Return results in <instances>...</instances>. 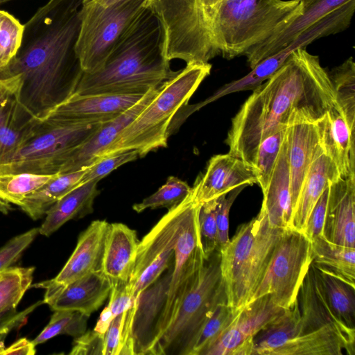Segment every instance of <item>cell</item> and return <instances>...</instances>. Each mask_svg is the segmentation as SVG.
I'll return each mask as SVG.
<instances>
[{"instance_id": "cell-27", "label": "cell", "mask_w": 355, "mask_h": 355, "mask_svg": "<svg viewBox=\"0 0 355 355\" xmlns=\"http://www.w3.org/2000/svg\"><path fill=\"white\" fill-rule=\"evenodd\" d=\"M139 241L126 225L110 223L101 271L112 283L128 282L134 268Z\"/></svg>"}, {"instance_id": "cell-42", "label": "cell", "mask_w": 355, "mask_h": 355, "mask_svg": "<svg viewBox=\"0 0 355 355\" xmlns=\"http://www.w3.org/2000/svg\"><path fill=\"white\" fill-rule=\"evenodd\" d=\"M191 191L192 188L187 182L175 176H170L155 193L141 202L135 204L132 209L137 213L148 208L166 207L170 209L182 202Z\"/></svg>"}, {"instance_id": "cell-18", "label": "cell", "mask_w": 355, "mask_h": 355, "mask_svg": "<svg viewBox=\"0 0 355 355\" xmlns=\"http://www.w3.org/2000/svg\"><path fill=\"white\" fill-rule=\"evenodd\" d=\"M109 227L106 220H96L81 233L76 248L58 275L34 285L45 289L44 297L89 273L101 270Z\"/></svg>"}, {"instance_id": "cell-10", "label": "cell", "mask_w": 355, "mask_h": 355, "mask_svg": "<svg viewBox=\"0 0 355 355\" xmlns=\"http://www.w3.org/2000/svg\"><path fill=\"white\" fill-rule=\"evenodd\" d=\"M100 122H73L39 119L31 136L6 163L0 174L29 172L59 173L69 155L102 125Z\"/></svg>"}, {"instance_id": "cell-34", "label": "cell", "mask_w": 355, "mask_h": 355, "mask_svg": "<svg viewBox=\"0 0 355 355\" xmlns=\"http://www.w3.org/2000/svg\"><path fill=\"white\" fill-rule=\"evenodd\" d=\"M316 269L332 311L348 327L355 329V286L327 271Z\"/></svg>"}, {"instance_id": "cell-12", "label": "cell", "mask_w": 355, "mask_h": 355, "mask_svg": "<svg viewBox=\"0 0 355 355\" xmlns=\"http://www.w3.org/2000/svg\"><path fill=\"white\" fill-rule=\"evenodd\" d=\"M311 263V241L308 238L295 230H284L250 302L268 295L277 306L291 308Z\"/></svg>"}, {"instance_id": "cell-46", "label": "cell", "mask_w": 355, "mask_h": 355, "mask_svg": "<svg viewBox=\"0 0 355 355\" xmlns=\"http://www.w3.org/2000/svg\"><path fill=\"white\" fill-rule=\"evenodd\" d=\"M37 234L38 228H33L12 238L0 249V273L17 261Z\"/></svg>"}, {"instance_id": "cell-20", "label": "cell", "mask_w": 355, "mask_h": 355, "mask_svg": "<svg viewBox=\"0 0 355 355\" xmlns=\"http://www.w3.org/2000/svg\"><path fill=\"white\" fill-rule=\"evenodd\" d=\"M257 184L254 168L229 153L216 155L209 161L206 172L198 178L193 195L198 204L208 202L241 187Z\"/></svg>"}, {"instance_id": "cell-17", "label": "cell", "mask_w": 355, "mask_h": 355, "mask_svg": "<svg viewBox=\"0 0 355 355\" xmlns=\"http://www.w3.org/2000/svg\"><path fill=\"white\" fill-rule=\"evenodd\" d=\"M286 310L268 295L250 302L241 308L226 331L204 355H251L254 336Z\"/></svg>"}, {"instance_id": "cell-5", "label": "cell", "mask_w": 355, "mask_h": 355, "mask_svg": "<svg viewBox=\"0 0 355 355\" xmlns=\"http://www.w3.org/2000/svg\"><path fill=\"white\" fill-rule=\"evenodd\" d=\"M211 64L190 63L164 82L144 110L118 135L103 156L136 150L139 157L167 146L173 119L210 73ZM102 156V157H103Z\"/></svg>"}, {"instance_id": "cell-31", "label": "cell", "mask_w": 355, "mask_h": 355, "mask_svg": "<svg viewBox=\"0 0 355 355\" xmlns=\"http://www.w3.org/2000/svg\"><path fill=\"white\" fill-rule=\"evenodd\" d=\"M299 313L296 301L253 338L251 355H284L297 335Z\"/></svg>"}, {"instance_id": "cell-47", "label": "cell", "mask_w": 355, "mask_h": 355, "mask_svg": "<svg viewBox=\"0 0 355 355\" xmlns=\"http://www.w3.org/2000/svg\"><path fill=\"white\" fill-rule=\"evenodd\" d=\"M245 186L237 187L229 193L218 198L216 207V223L218 229V248L220 250L230 241L229 214L230 208L237 196Z\"/></svg>"}, {"instance_id": "cell-13", "label": "cell", "mask_w": 355, "mask_h": 355, "mask_svg": "<svg viewBox=\"0 0 355 355\" xmlns=\"http://www.w3.org/2000/svg\"><path fill=\"white\" fill-rule=\"evenodd\" d=\"M193 200V191L179 205L168 209L139 243L131 277L133 303L138 295L155 282L172 263L182 223Z\"/></svg>"}, {"instance_id": "cell-23", "label": "cell", "mask_w": 355, "mask_h": 355, "mask_svg": "<svg viewBox=\"0 0 355 355\" xmlns=\"http://www.w3.org/2000/svg\"><path fill=\"white\" fill-rule=\"evenodd\" d=\"M323 236L355 248V175L329 184Z\"/></svg>"}, {"instance_id": "cell-58", "label": "cell", "mask_w": 355, "mask_h": 355, "mask_svg": "<svg viewBox=\"0 0 355 355\" xmlns=\"http://www.w3.org/2000/svg\"><path fill=\"white\" fill-rule=\"evenodd\" d=\"M1 272L0 273V275H1Z\"/></svg>"}, {"instance_id": "cell-22", "label": "cell", "mask_w": 355, "mask_h": 355, "mask_svg": "<svg viewBox=\"0 0 355 355\" xmlns=\"http://www.w3.org/2000/svg\"><path fill=\"white\" fill-rule=\"evenodd\" d=\"M316 126L323 152L334 162L340 177L355 175V125L335 103Z\"/></svg>"}, {"instance_id": "cell-19", "label": "cell", "mask_w": 355, "mask_h": 355, "mask_svg": "<svg viewBox=\"0 0 355 355\" xmlns=\"http://www.w3.org/2000/svg\"><path fill=\"white\" fill-rule=\"evenodd\" d=\"M145 94L80 95L73 93L38 119L51 118L73 122L104 123L116 118L132 107Z\"/></svg>"}, {"instance_id": "cell-11", "label": "cell", "mask_w": 355, "mask_h": 355, "mask_svg": "<svg viewBox=\"0 0 355 355\" xmlns=\"http://www.w3.org/2000/svg\"><path fill=\"white\" fill-rule=\"evenodd\" d=\"M206 0H148L147 7L160 22L164 51L168 61L208 63L217 55L209 36Z\"/></svg>"}, {"instance_id": "cell-16", "label": "cell", "mask_w": 355, "mask_h": 355, "mask_svg": "<svg viewBox=\"0 0 355 355\" xmlns=\"http://www.w3.org/2000/svg\"><path fill=\"white\" fill-rule=\"evenodd\" d=\"M21 87L19 74L0 71V165L14 156L39 122L22 103Z\"/></svg>"}, {"instance_id": "cell-2", "label": "cell", "mask_w": 355, "mask_h": 355, "mask_svg": "<svg viewBox=\"0 0 355 355\" xmlns=\"http://www.w3.org/2000/svg\"><path fill=\"white\" fill-rule=\"evenodd\" d=\"M83 0H49L26 22L21 46L0 71L19 74L21 100L37 118L70 96L83 73L75 46Z\"/></svg>"}, {"instance_id": "cell-41", "label": "cell", "mask_w": 355, "mask_h": 355, "mask_svg": "<svg viewBox=\"0 0 355 355\" xmlns=\"http://www.w3.org/2000/svg\"><path fill=\"white\" fill-rule=\"evenodd\" d=\"M286 130L287 128H284L266 138L257 150L252 167L263 192L270 183Z\"/></svg>"}, {"instance_id": "cell-43", "label": "cell", "mask_w": 355, "mask_h": 355, "mask_svg": "<svg viewBox=\"0 0 355 355\" xmlns=\"http://www.w3.org/2000/svg\"><path fill=\"white\" fill-rule=\"evenodd\" d=\"M24 26L9 12L0 10V70L16 56L23 41Z\"/></svg>"}, {"instance_id": "cell-6", "label": "cell", "mask_w": 355, "mask_h": 355, "mask_svg": "<svg viewBox=\"0 0 355 355\" xmlns=\"http://www.w3.org/2000/svg\"><path fill=\"white\" fill-rule=\"evenodd\" d=\"M284 231L272 226L261 208L258 215L241 225L219 250L228 305L240 309L250 302Z\"/></svg>"}, {"instance_id": "cell-4", "label": "cell", "mask_w": 355, "mask_h": 355, "mask_svg": "<svg viewBox=\"0 0 355 355\" xmlns=\"http://www.w3.org/2000/svg\"><path fill=\"white\" fill-rule=\"evenodd\" d=\"M302 12L301 0H208L205 8L213 48L229 60L283 30Z\"/></svg>"}, {"instance_id": "cell-28", "label": "cell", "mask_w": 355, "mask_h": 355, "mask_svg": "<svg viewBox=\"0 0 355 355\" xmlns=\"http://www.w3.org/2000/svg\"><path fill=\"white\" fill-rule=\"evenodd\" d=\"M263 194L261 209L270 224L282 230L291 228L293 206L286 133L270 183Z\"/></svg>"}, {"instance_id": "cell-50", "label": "cell", "mask_w": 355, "mask_h": 355, "mask_svg": "<svg viewBox=\"0 0 355 355\" xmlns=\"http://www.w3.org/2000/svg\"><path fill=\"white\" fill-rule=\"evenodd\" d=\"M109 295L108 306L114 317L128 311L134 305L128 282L112 283Z\"/></svg>"}, {"instance_id": "cell-1", "label": "cell", "mask_w": 355, "mask_h": 355, "mask_svg": "<svg viewBox=\"0 0 355 355\" xmlns=\"http://www.w3.org/2000/svg\"><path fill=\"white\" fill-rule=\"evenodd\" d=\"M252 91L232 119L225 139L228 153L251 167L263 140L293 123L317 122L336 100L329 73L304 47Z\"/></svg>"}, {"instance_id": "cell-44", "label": "cell", "mask_w": 355, "mask_h": 355, "mask_svg": "<svg viewBox=\"0 0 355 355\" xmlns=\"http://www.w3.org/2000/svg\"><path fill=\"white\" fill-rule=\"evenodd\" d=\"M218 198L199 204L198 227L201 244L206 259L218 248L216 207Z\"/></svg>"}, {"instance_id": "cell-21", "label": "cell", "mask_w": 355, "mask_h": 355, "mask_svg": "<svg viewBox=\"0 0 355 355\" xmlns=\"http://www.w3.org/2000/svg\"><path fill=\"white\" fill-rule=\"evenodd\" d=\"M157 88L150 89L139 101L119 116L103 123L94 134L69 155L59 173L85 169L101 157L119 133L152 100Z\"/></svg>"}, {"instance_id": "cell-51", "label": "cell", "mask_w": 355, "mask_h": 355, "mask_svg": "<svg viewBox=\"0 0 355 355\" xmlns=\"http://www.w3.org/2000/svg\"><path fill=\"white\" fill-rule=\"evenodd\" d=\"M104 336L94 331H86L75 338L70 355H103Z\"/></svg>"}, {"instance_id": "cell-9", "label": "cell", "mask_w": 355, "mask_h": 355, "mask_svg": "<svg viewBox=\"0 0 355 355\" xmlns=\"http://www.w3.org/2000/svg\"><path fill=\"white\" fill-rule=\"evenodd\" d=\"M147 1L81 5L75 51L83 72L92 73L103 65L146 10Z\"/></svg>"}, {"instance_id": "cell-56", "label": "cell", "mask_w": 355, "mask_h": 355, "mask_svg": "<svg viewBox=\"0 0 355 355\" xmlns=\"http://www.w3.org/2000/svg\"><path fill=\"white\" fill-rule=\"evenodd\" d=\"M11 210V203L2 198H0V213L7 214Z\"/></svg>"}, {"instance_id": "cell-30", "label": "cell", "mask_w": 355, "mask_h": 355, "mask_svg": "<svg viewBox=\"0 0 355 355\" xmlns=\"http://www.w3.org/2000/svg\"><path fill=\"white\" fill-rule=\"evenodd\" d=\"M98 182L92 180L80 184L58 200L46 211L38 233L49 236L69 220L92 214L94 199L100 193Z\"/></svg>"}, {"instance_id": "cell-33", "label": "cell", "mask_w": 355, "mask_h": 355, "mask_svg": "<svg viewBox=\"0 0 355 355\" xmlns=\"http://www.w3.org/2000/svg\"><path fill=\"white\" fill-rule=\"evenodd\" d=\"M86 168L58 173L40 189L24 198L18 206L32 219L41 218L58 200L80 184Z\"/></svg>"}, {"instance_id": "cell-7", "label": "cell", "mask_w": 355, "mask_h": 355, "mask_svg": "<svg viewBox=\"0 0 355 355\" xmlns=\"http://www.w3.org/2000/svg\"><path fill=\"white\" fill-rule=\"evenodd\" d=\"M296 303L300 327L284 355L355 354V329L334 313L315 267L311 263Z\"/></svg>"}, {"instance_id": "cell-57", "label": "cell", "mask_w": 355, "mask_h": 355, "mask_svg": "<svg viewBox=\"0 0 355 355\" xmlns=\"http://www.w3.org/2000/svg\"><path fill=\"white\" fill-rule=\"evenodd\" d=\"M17 0H0V5Z\"/></svg>"}, {"instance_id": "cell-15", "label": "cell", "mask_w": 355, "mask_h": 355, "mask_svg": "<svg viewBox=\"0 0 355 355\" xmlns=\"http://www.w3.org/2000/svg\"><path fill=\"white\" fill-rule=\"evenodd\" d=\"M172 270L168 271L141 291L134 305L125 312L123 345L121 355H145L153 343L155 331L166 300Z\"/></svg>"}, {"instance_id": "cell-54", "label": "cell", "mask_w": 355, "mask_h": 355, "mask_svg": "<svg viewBox=\"0 0 355 355\" xmlns=\"http://www.w3.org/2000/svg\"><path fill=\"white\" fill-rule=\"evenodd\" d=\"M114 318V316L107 305L101 312L94 330L104 336Z\"/></svg>"}, {"instance_id": "cell-45", "label": "cell", "mask_w": 355, "mask_h": 355, "mask_svg": "<svg viewBox=\"0 0 355 355\" xmlns=\"http://www.w3.org/2000/svg\"><path fill=\"white\" fill-rule=\"evenodd\" d=\"M138 157L139 153L136 150L116 152L104 155L86 168L80 184L92 180L99 182L118 167L135 160Z\"/></svg>"}, {"instance_id": "cell-49", "label": "cell", "mask_w": 355, "mask_h": 355, "mask_svg": "<svg viewBox=\"0 0 355 355\" xmlns=\"http://www.w3.org/2000/svg\"><path fill=\"white\" fill-rule=\"evenodd\" d=\"M125 312L114 318L103 338V355H121Z\"/></svg>"}, {"instance_id": "cell-38", "label": "cell", "mask_w": 355, "mask_h": 355, "mask_svg": "<svg viewBox=\"0 0 355 355\" xmlns=\"http://www.w3.org/2000/svg\"><path fill=\"white\" fill-rule=\"evenodd\" d=\"M240 309H234L227 302L218 305L200 329L191 355H204L206 350L226 331Z\"/></svg>"}, {"instance_id": "cell-8", "label": "cell", "mask_w": 355, "mask_h": 355, "mask_svg": "<svg viewBox=\"0 0 355 355\" xmlns=\"http://www.w3.org/2000/svg\"><path fill=\"white\" fill-rule=\"evenodd\" d=\"M227 303L216 250L205 263L168 325L150 349L152 355H191L196 338L218 305Z\"/></svg>"}, {"instance_id": "cell-37", "label": "cell", "mask_w": 355, "mask_h": 355, "mask_svg": "<svg viewBox=\"0 0 355 355\" xmlns=\"http://www.w3.org/2000/svg\"><path fill=\"white\" fill-rule=\"evenodd\" d=\"M34 267H10L0 275V313L16 309L31 286Z\"/></svg>"}, {"instance_id": "cell-39", "label": "cell", "mask_w": 355, "mask_h": 355, "mask_svg": "<svg viewBox=\"0 0 355 355\" xmlns=\"http://www.w3.org/2000/svg\"><path fill=\"white\" fill-rule=\"evenodd\" d=\"M88 318L76 311L55 310L46 326L32 341L36 346L58 335L77 338L87 331Z\"/></svg>"}, {"instance_id": "cell-35", "label": "cell", "mask_w": 355, "mask_h": 355, "mask_svg": "<svg viewBox=\"0 0 355 355\" xmlns=\"http://www.w3.org/2000/svg\"><path fill=\"white\" fill-rule=\"evenodd\" d=\"M329 73L335 92V103L355 125V63L350 57Z\"/></svg>"}, {"instance_id": "cell-25", "label": "cell", "mask_w": 355, "mask_h": 355, "mask_svg": "<svg viewBox=\"0 0 355 355\" xmlns=\"http://www.w3.org/2000/svg\"><path fill=\"white\" fill-rule=\"evenodd\" d=\"M112 284L101 270L89 273L63 286L43 302L53 311H79L87 316L98 310L110 295Z\"/></svg>"}, {"instance_id": "cell-24", "label": "cell", "mask_w": 355, "mask_h": 355, "mask_svg": "<svg viewBox=\"0 0 355 355\" xmlns=\"http://www.w3.org/2000/svg\"><path fill=\"white\" fill-rule=\"evenodd\" d=\"M293 213L313 162L322 154L315 123L296 122L286 130Z\"/></svg>"}, {"instance_id": "cell-48", "label": "cell", "mask_w": 355, "mask_h": 355, "mask_svg": "<svg viewBox=\"0 0 355 355\" xmlns=\"http://www.w3.org/2000/svg\"><path fill=\"white\" fill-rule=\"evenodd\" d=\"M328 197L329 187L323 191L309 216L303 233L310 241L323 236Z\"/></svg>"}, {"instance_id": "cell-53", "label": "cell", "mask_w": 355, "mask_h": 355, "mask_svg": "<svg viewBox=\"0 0 355 355\" xmlns=\"http://www.w3.org/2000/svg\"><path fill=\"white\" fill-rule=\"evenodd\" d=\"M35 347L32 340L26 338H21L6 347L3 342H0V355H33Z\"/></svg>"}, {"instance_id": "cell-59", "label": "cell", "mask_w": 355, "mask_h": 355, "mask_svg": "<svg viewBox=\"0 0 355 355\" xmlns=\"http://www.w3.org/2000/svg\"></svg>"}, {"instance_id": "cell-36", "label": "cell", "mask_w": 355, "mask_h": 355, "mask_svg": "<svg viewBox=\"0 0 355 355\" xmlns=\"http://www.w3.org/2000/svg\"><path fill=\"white\" fill-rule=\"evenodd\" d=\"M58 173L21 172L0 174V198L18 206L24 198L40 189Z\"/></svg>"}, {"instance_id": "cell-29", "label": "cell", "mask_w": 355, "mask_h": 355, "mask_svg": "<svg viewBox=\"0 0 355 355\" xmlns=\"http://www.w3.org/2000/svg\"><path fill=\"white\" fill-rule=\"evenodd\" d=\"M340 178L336 164L324 153L313 162L303 182L293 213L292 229L303 233L309 216L316 202L329 184Z\"/></svg>"}, {"instance_id": "cell-14", "label": "cell", "mask_w": 355, "mask_h": 355, "mask_svg": "<svg viewBox=\"0 0 355 355\" xmlns=\"http://www.w3.org/2000/svg\"><path fill=\"white\" fill-rule=\"evenodd\" d=\"M198 209L193 195L176 243L166 300L150 349L168 325L206 259L199 232Z\"/></svg>"}, {"instance_id": "cell-40", "label": "cell", "mask_w": 355, "mask_h": 355, "mask_svg": "<svg viewBox=\"0 0 355 355\" xmlns=\"http://www.w3.org/2000/svg\"><path fill=\"white\" fill-rule=\"evenodd\" d=\"M287 58L281 52L266 58L258 63L243 78L221 87L209 99L210 101L236 92L253 90L268 79L286 61Z\"/></svg>"}, {"instance_id": "cell-3", "label": "cell", "mask_w": 355, "mask_h": 355, "mask_svg": "<svg viewBox=\"0 0 355 355\" xmlns=\"http://www.w3.org/2000/svg\"><path fill=\"white\" fill-rule=\"evenodd\" d=\"M176 72L164 55L160 22L147 8L103 65L92 73L83 72L73 93L145 94Z\"/></svg>"}, {"instance_id": "cell-32", "label": "cell", "mask_w": 355, "mask_h": 355, "mask_svg": "<svg viewBox=\"0 0 355 355\" xmlns=\"http://www.w3.org/2000/svg\"><path fill=\"white\" fill-rule=\"evenodd\" d=\"M312 264L355 286V248L335 244L323 236L311 241Z\"/></svg>"}, {"instance_id": "cell-55", "label": "cell", "mask_w": 355, "mask_h": 355, "mask_svg": "<svg viewBox=\"0 0 355 355\" xmlns=\"http://www.w3.org/2000/svg\"><path fill=\"white\" fill-rule=\"evenodd\" d=\"M124 0H83L82 4H96L99 6H110Z\"/></svg>"}, {"instance_id": "cell-52", "label": "cell", "mask_w": 355, "mask_h": 355, "mask_svg": "<svg viewBox=\"0 0 355 355\" xmlns=\"http://www.w3.org/2000/svg\"><path fill=\"white\" fill-rule=\"evenodd\" d=\"M42 304L43 300L38 301L19 312L16 309H11L0 313V338L5 336L13 329L21 327L28 315Z\"/></svg>"}, {"instance_id": "cell-26", "label": "cell", "mask_w": 355, "mask_h": 355, "mask_svg": "<svg viewBox=\"0 0 355 355\" xmlns=\"http://www.w3.org/2000/svg\"><path fill=\"white\" fill-rule=\"evenodd\" d=\"M351 0H301L302 12L291 24L244 54L250 69L291 43L302 32L323 17Z\"/></svg>"}]
</instances>
